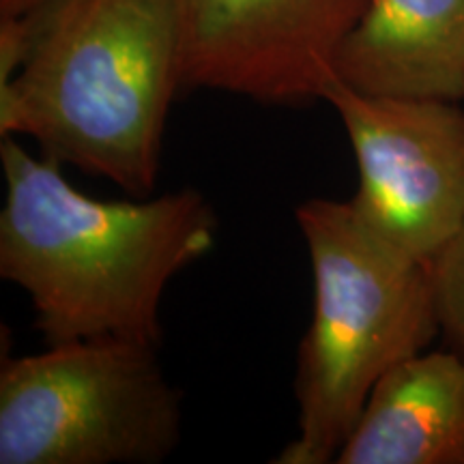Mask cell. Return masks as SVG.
<instances>
[{"mask_svg": "<svg viewBox=\"0 0 464 464\" xmlns=\"http://www.w3.org/2000/svg\"><path fill=\"white\" fill-rule=\"evenodd\" d=\"M0 276L28 295L45 342L160 344L168 284L218 241L205 196L185 188L147 200L92 198L15 136L0 142Z\"/></svg>", "mask_w": 464, "mask_h": 464, "instance_id": "obj_1", "label": "cell"}, {"mask_svg": "<svg viewBox=\"0 0 464 464\" xmlns=\"http://www.w3.org/2000/svg\"><path fill=\"white\" fill-rule=\"evenodd\" d=\"M31 15L26 63L0 89V138L150 194L183 89L177 0H50Z\"/></svg>", "mask_w": 464, "mask_h": 464, "instance_id": "obj_2", "label": "cell"}, {"mask_svg": "<svg viewBox=\"0 0 464 464\" xmlns=\"http://www.w3.org/2000/svg\"><path fill=\"white\" fill-rule=\"evenodd\" d=\"M312 265V321L299 344L297 437L277 464L335 462L379 381L439 335L430 266L365 226L348 200L295 211Z\"/></svg>", "mask_w": 464, "mask_h": 464, "instance_id": "obj_3", "label": "cell"}, {"mask_svg": "<svg viewBox=\"0 0 464 464\" xmlns=\"http://www.w3.org/2000/svg\"><path fill=\"white\" fill-rule=\"evenodd\" d=\"M158 344L91 338L0 370V464H158L177 450L183 396Z\"/></svg>", "mask_w": 464, "mask_h": 464, "instance_id": "obj_4", "label": "cell"}, {"mask_svg": "<svg viewBox=\"0 0 464 464\" xmlns=\"http://www.w3.org/2000/svg\"><path fill=\"white\" fill-rule=\"evenodd\" d=\"M323 100L355 153L351 207L404 256L430 263L464 226V112L456 102L365 95L334 80Z\"/></svg>", "mask_w": 464, "mask_h": 464, "instance_id": "obj_5", "label": "cell"}, {"mask_svg": "<svg viewBox=\"0 0 464 464\" xmlns=\"http://www.w3.org/2000/svg\"><path fill=\"white\" fill-rule=\"evenodd\" d=\"M370 0H177L183 89L260 103L323 100Z\"/></svg>", "mask_w": 464, "mask_h": 464, "instance_id": "obj_6", "label": "cell"}, {"mask_svg": "<svg viewBox=\"0 0 464 464\" xmlns=\"http://www.w3.org/2000/svg\"><path fill=\"white\" fill-rule=\"evenodd\" d=\"M334 80L365 95L464 100V0H370Z\"/></svg>", "mask_w": 464, "mask_h": 464, "instance_id": "obj_7", "label": "cell"}, {"mask_svg": "<svg viewBox=\"0 0 464 464\" xmlns=\"http://www.w3.org/2000/svg\"><path fill=\"white\" fill-rule=\"evenodd\" d=\"M338 464H464V357L417 353L370 393Z\"/></svg>", "mask_w": 464, "mask_h": 464, "instance_id": "obj_8", "label": "cell"}, {"mask_svg": "<svg viewBox=\"0 0 464 464\" xmlns=\"http://www.w3.org/2000/svg\"><path fill=\"white\" fill-rule=\"evenodd\" d=\"M428 266L439 334L451 351L464 357V226Z\"/></svg>", "mask_w": 464, "mask_h": 464, "instance_id": "obj_9", "label": "cell"}, {"mask_svg": "<svg viewBox=\"0 0 464 464\" xmlns=\"http://www.w3.org/2000/svg\"><path fill=\"white\" fill-rule=\"evenodd\" d=\"M50 0H0V15H22L44 7Z\"/></svg>", "mask_w": 464, "mask_h": 464, "instance_id": "obj_10", "label": "cell"}]
</instances>
